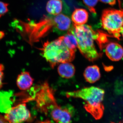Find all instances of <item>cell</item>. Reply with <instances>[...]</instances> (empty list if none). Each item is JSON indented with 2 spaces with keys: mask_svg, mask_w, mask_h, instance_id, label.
Wrapping results in <instances>:
<instances>
[{
  "mask_svg": "<svg viewBox=\"0 0 123 123\" xmlns=\"http://www.w3.org/2000/svg\"></svg>",
  "mask_w": 123,
  "mask_h": 123,
  "instance_id": "cell-28",
  "label": "cell"
},
{
  "mask_svg": "<svg viewBox=\"0 0 123 123\" xmlns=\"http://www.w3.org/2000/svg\"><path fill=\"white\" fill-rule=\"evenodd\" d=\"M4 36V33L2 31H0V39L2 38Z\"/></svg>",
  "mask_w": 123,
  "mask_h": 123,
  "instance_id": "cell-25",
  "label": "cell"
},
{
  "mask_svg": "<svg viewBox=\"0 0 123 123\" xmlns=\"http://www.w3.org/2000/svg\"><path fill=\"white\" fill-rule=\"evenodd\" d=\"M20 23L21 25L24 27L23 28V30H22V35L25 34V39L27 38V40L31 44L38 42L51 30L55 31V24L54 16L45 17L38 22Z\"/></svg>",
  "mask_w": 123,
  "mask_h": 123,
  "instance_id": "cell-4",
  "label": "cell"
},
{
  "mask_svg": "<svg viewBox=\"0 0 123 123\" xmlns=\"http://www.w3.org/2000/svg\"><path fill=\"white\" fill-rule=\"evenodd\" d=\"M37 90L30 100L35 101L36 107L40 111L47 115L60 106L55 98L53 89L47 81L39 86Z\"/></svg>",
  "mask_w": 123,
  "mask_h": 123,
  "instance_id": "cell-5",
  "label": "cell"
},
{
  "mask_svg": "<svg viewBox=\"0 0 123 123\" xmlns=\"http://www.w3.org/2000/svg\"><path fill=\"white\" fill-rule=\"evenodd\" d=\"M34 79L28 72H22L18 75L17 79V85L21 90L29 89L33 85Z\"/></svg>",
  "mask_w": 123,
  "mask_h": 123,
  "instance_id": "cell-12",
  "label": "cell"
},
{
  "mask_svg": "<svg viewBox=\"0 0 123 123\" xmlns=\"http://www.w3.org/2000/svg\"><path fill=\"white\" fill-rule=\"evenodd\" d=\"M121 35L122 36H123V31H121Z\"/></svg>",
  "mask_w": 123,
  "mask_h": 123,
  "instance_id": "cell-26",
  "label": "cell"
},
{
  "mask_svg": "<svg viewBox=\"0 0 123 123\" xmlns=\"http://www.w3.org/2000/svg\"><path fill=\"white\" fill-rule=\"evenodd\" d=\"M60 37L68 49L72 51L76 52L77 48V39L70 30L65 35Z\"/></svg>",
  "mask_w": 123,
  "mask_h": 123,
  "instance_id": "cell-17",
  "label": "cell"
},
{
  "mask_svg": "<svg viewBox=\"0 0 123 123\" xmlns=\"http://www.w3.org/2000/svg\"><path fill=\"white\" fill-rule=\"evenodd\" d=\"M98 0H82V1L91 12L95 14L96 11L95 7Z\"/></svg>",
  "mask_w": 123,
  "mask_h": 123,
  "instance_id": "cell-19",
  "label": "cell"
},
{
  "mask_svg": "<svg viewBox=\"0 0 123 123\" xmlns=\"http://www.w3.org/2000/svg\"><path fill=\"white\" fill-rule=\"evenodd\" d=\"M122 123H123V122H122Z\"/></svg>",
  "mask_w": 123,
  "mask_h": 123,
  "instance_id": "cell-27",
  "label": "cell"
},
{
  "mask_svg": "<svg viewBox=\"0 0 123 123\" xmlns=\"http://www.w3.org/2000/svg\"><path fill=\"white\" fill-rule=\"evenodd\" d=\"M50 115L52 119L57 123H70L72 115L68 109L60 106L53 110Z\"/></svg>",
  "mask_w": 123,
  "mask_h": 123,
  "instance_id": "cell-10",
  "label": "cell"
},
{
  "mask_svg": "<svg viewBox=\"0 0 123 123\" xmlns=\"http://www.w3.org/2000/svg\"><path fill=\"white\" fill-rule=\"evenodd\" d=\"M4 66L2 64L0 63V89L3 86V78L4 77Z\"/></svg>",
  "mask_w": 123,
  "mask_h": 123,
  "instance_id": "cell-21",
  "label": "cell"
},
{
  "mask_svg": "<svg viewBox=\"0 0 123 123\" xmlns=\"http://www.w3.org/2000/svg\"><path fill=\"white\" fill-rule=\"evenodd\" d=\"M35 123H53L51 122L50 121L48 120H46L43 121H39L36 122Z\"/></svg>",
  "mask_w": 123,
  "mask_h": 123,
  "instance_id": "cell-24",
  "label": "cell"
},
{
  "mask_svg": "<svg viewBox=\"0 0 123 123\" xmlns=\"http://www.w3.org/2000/svg\"><path fill=\"white\" fill-rule=\"evenodd\" d=\"M105 53L111 60L119 61L123 57V48L118 43L111 42L106 45Z\"/></svg>",
  "mask_w": 123,
  "mask_h": 123,
  "instance_id": "cell-9",
  "label": "cell"
},
{
  "mask_svg": "<svg viewBox=\"0 0 123 123\" xmlns=\"http://www.w3.org/2000/svg\"><path fill=\"white\" fill-rule=\"evenodd\" d=\"M63 8V3L62 0H49L46 4V11L52 16L60 14Z\"/></svg>",
  "mask_w": 123,
  "mask_h": 123,
  "instance_id": "cell-16",
  "label": "cell"
},
{
  "mask_svg": "<svg viewBox=\"0 0 123 123\" xmlns=\"http://www.w3.org/2000/svg\"><path fill=\"white\" fill-rule=\"evenodd\" d=\"M84 76L87 82L90 84L96 82L101 77L99 67L96 65L88 66L84 71Z\"/></svg>",
  "mask_w": 123,
  "mask_h": 123,
  "instance_id": "cell-14",
  "label": "cell"
},
{
  "mask_svg": "<svg viewBox=\"0 0 123 123\" xmlns=\"http://www.w3.org/2000/svg\"><path fill=\"white\" fill-rule=\"evenodd\" d=\"M8 3L0 1V18L8 11Z\"/></svg>",
  "mask_w": 123,
  "mask_h": 123,
  "instance_id": "cell-20",
  "label": "cell"
},
{
  "mask_svg": "<svg viewBox=\"0 0 123 123\" xmlns=\"http://www.w3.org/2000/svg\"><path fill=\"white\" fill-rule=\"evenodd\" d=\"M101 2L108 4L111 6H114L116 4V0H99Z\"/></svg>",
  "mask_w": 123,
  "mask_h": 123,
  "instance_id": "cell-22",
  "label": "cell"
},
{
  "mask_svg": "<svg viewBox=\"0 0 123 123\" xmlns=\"http://www.w3.org/2000/svg\"><path fill=\"white\" fill-rule=\"evenodd\" d=\"M98 36L95 41L99 46V48L102 50L103 48L107 45L108 42V35L105 33H104L100 31H97Z\"/></svg>",
  "mask_w": 123,
  "mask_h": 123,
  "instance_id": "cell-18",
  "label": "cell"
},
{
  "mask_svg": "<svg viewBox=\"0 0 123 123\" xmlns=\"http://www.w3.org/2000/svg\"><path fill=\"white\" fill-rule=\"evenodd\" d=\"M13 92L0 91V112L6 113L12 107L15 101Z\"/></svg>",
  "mask_w": 123,
  "mask_h": 123,
  "instance_id": "cell-11",
  "label": "cell"
},
{
  "mask_svg": "<svg viewBox=\"0 0 123 123\" xmlns=\"http://www.w3.org/2000/svg\"><path fill=\"white\" fill-rule=\"evenodd\" d=\"M104 94L103 89L93 86L66 93L67 98H81L85 101V109L97 120L101 118L103 115L104 108L102 102Z\"/></svg>",
  "mask_w": 123,
  "mask_h": 123,
  "instance_id": "cell-1",
  "label": "cell"
},
{
  "mask_svg": "<svg viewBox=\"0 0 123 123\" xmlns=\"http://www.w3.org/2000/svg\"><path fill=\"white\" fill-rule=\"evenodd\" d=\"M89 14L84 9L77 8L73 12L71 16L73 24L76 25H84L88 22Z\"/></svg>",
  "mask_w": 123,
  "mask_h": 123,
  "instance_id": "cell-13",
  "label": "cell"
},
{
  "mask_svg": "<svg viewBox=\"0 0 123 123\" xmlns=\"http://www.w3.org/2000/svg\"><path fill=\"white\" fill-rule=\"evenodd\" d=\"M55 24V31L60 34L66 33L72 28L71 21L69 16L63 13L54 16Z\"/></svg>",
  "mask_w": 123,
  "mask_h": 123,
  "instance_id": "cell-8",
  "label": "cell"
},
{
  "mask_svg": "<svg viewBox=\"0 0 123 123\" xmlns=\"http://www.w3.org/2000/svg\"><path fill=\"white\" fill-rule=\"evenodd\" d=\"M0 123H8L5 117L0 115Z\"/></svg>",
  "mask_w": 123,
  "mask_h": 123,
  "instance_id": "cell-23",
  "label": "cell"
},
{
  "mask_svg": "<svg viewBox=\"0 0 123 123\" xmlns=\"http://www.w3.org/2000/svg\"><path fill=\"white\" fill-rule=\"evenodd\" d=\"M75 68L71 62H66L60 64L57 68V72L61 77L66 79H70L74 76Z\"/></svg>",
  "mask_w": 123,
  "mask_h": 123,
  "instance_id": "cell-15",
  "label": "cell"
},
{
  "mask_svg": "<svg viewBox=\"0 0 123 123\" xmlns=\"http://www.w3.org/2000/svg\"><path fill=\"white\" fill-rule=\"evenodd\" d=\"M70 31L75 36L77 42V48L85 58L90 62L97 60L101 57L94 43L98 32L88 25H76L73 24Z\"/></svg>",
  "mask_w": 123,
  "mask_h": 123,
  "instance_id": "cell-2",
  "label": "cell"
},
{
  "mask_svg": "<svg viewBox=\"0 0 123 123\" xmlns=\"http://www.w3.org/2000/svg\"><path fill=\"white\" fill-rule=\"evenodd\" d=\"M101 26L114 37L120 40L123 30V11L116 9H105L102 12Z\"/></svg>",
  "mask_w": 123,
  "mask_h": 123,
  "instance_id": "cell-6",
  "label": "cell"
},
{
  "mask_svg": "<svg viewBox=\"0 0 123 123\" xmlns=\"http://www.w3.org/2000/svg\"><path fill=\"white\" fill-rule=\"evenodd\" d=\"M41 50L42 55L52 68L61 63L71 62L75 59V52L68 49L61 37L53 41L45 42Z\"/></svg>",
  "mask_w": 123,
  "mask_h": 123,
  "instance_id": "cell-3",
  "label": "cell"
},
{
  "mask_svg": "<svg viewBox=\"0 0 123 123\" xmlns=\"http://www.w3.org/2000/svg\"><path fill=\"white\" fill-rule=\"evenodd\" d=\"M5 114L8 123H25L31 118V112L25 103L15 104Z\"/></svg>",
  "mask_w": 123,
  "mask_h": 123,
  "instance_id": "cell-7",
  "label": "cell"
}]
</instances>
